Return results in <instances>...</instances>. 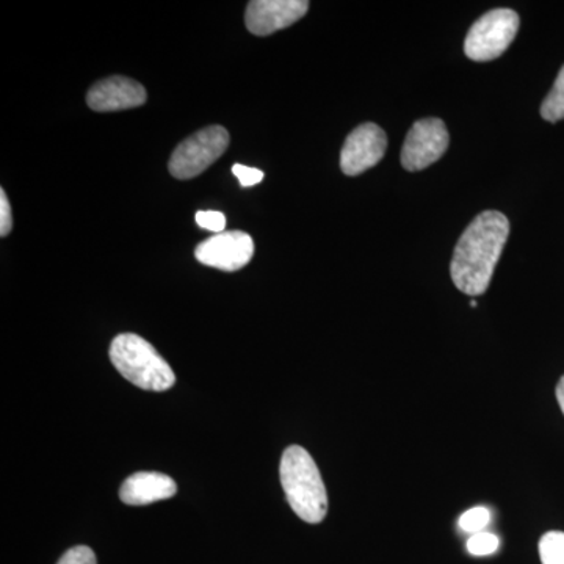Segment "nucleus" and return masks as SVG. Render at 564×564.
<instances>
[{
  "label": "nucleus",
  "instance_id": "4",
  "mask_svg": "<svg viewBox=\"0 0 564 564\" xmlns=\"http://www.w3.org/2000/svg\"><path fill=\"white\" fill-rule=\"evenodd\" d=\"M519 31V17L513 10L489 11L475 22L464 41V52L474 62H491L510 47Z\"/></svg>",
  "mask_w": 564,
  "mask_h": 564
},
{
  "label": "nucleus",
  "instance_id": "20",
  "mask_svg": "<svg viewBox=\"0 0 564 564\" xmlns=\"http://www.w3.org/2000/svg\"><path fill=\"white\" fill-rule=\"evenodd\" d=\"M556 400H558L560 408H562L564 414V377L560 380L558 386H556Z\"/></svg>",
  "mask_w": 564,
  "mask_h": 564
},
{
  "label": "nucleus",
  "instance_id": "14",
  "mask_svg": "<svg viewBox=\"0 0 564 564\" xmlns=\"http://www.w3.org/2000/svg\"><path fill=\"white\" fill-rule=\"evenodd\" d=\"M489 522H491V513H489L488 508L475 507L467 510L466 513L459 518V529L466 533L477 534L485 532Z\"/></svg>",
  "mask_w": 564,
  "mask_h": 564
},
{
  "label": "nucleus",
  "instance_id": "6",
  "mask_svg": "<svg viewBox=\"0 0 564 564\" xmlns=\"http://www.w3.org/2000/svg\"><path fill=\"white\" fill-rule=\"evenodd\" d=\"M448 132L440 118L414 122L402 150V165L408 172H421L440 161L448 148Z\"/></svg>",
  "mask_w": 564,
  "mask_h": 564
},
{
  "label": "nucleus",
  "instance_id": "19",
  "mask_svg": "<svg viewBox=\"0 0 564 564\" xmlns=\"http://www.w3.org/2000/svg\"><path fill=\"white\" fill-rule=\"evenodd\" d=\"M13 228V217H11V207L6 191H0V236L7 237Z\"/></svg>",
  "mask_w": 564,
  "mask_h": 564
},
{
  "label": "nucleus",
  "instance_id": "13",
  "mask_svg": "<svg viewBox=\"0 0 564 564\" xmlns=\"http://www.w3.org/2000/svg\"><path fill=\"white\" fill-rule=\"evenodd\" d=\"M543 564H564V532H547L540 541Z\"/></svg>",
  "mask_w": 564,
  "mask_h": 564
},
{
  "label": "nucleus",
  "instance_id": "9",
  "mask_svg": "<svg viewBox=\"0 0 564 564\" xmlns=\"http://www.w3.org/2000/svg\"><path fill=\"white\" fill-rule=\"evenodd\" d=\"M310 10L306 0H252L248 3L245 22L252 35L267 36L291 28Z\"/></svg>",
  "mask_w": 564,
  "mask_h": 564
},
{
  "label": "nucleus",
  "instance_id": "3",
  "mask_svg": "<svg viewBox=\"0 0 564 564\" xmlns=\"http://www.w3.org/2000/svg\"><path fill=\"white\" fill-rule=\"evenodd\" d=\"M110 359L126 380L144 391H169L176 381L170 364L137 334L124 333L115 337L110 345Z\"/></svg>",
  "mask_w": 564,
  "mask_h": 564
},
{
  "label": "nucleus",
  "instance_id": "2",
  "mask_svg": "<svg viewBox=\"0 0 564 564\" xmlns=\"http://www.w3.org/2000/svg\"><path fill=\"white\" fill-rule=\"evenodd\" d=\"M280 477L293 513L307 524H318L328 513V494L310 452L291 445L282 454Z\"/></svg>",
  "mask_w": 564,
  "mask_h": 564
},
{
  "label": "nucleus",
  "instance_id": "21",
  "mask_svg": "<svg viewBox=\"0 0 564 564\" xmlns=\"http://www.w3.org/2000/svg\"><path fill=\"white\" fill-rule=\"evenodd\" d=\"M470 306L477 307V302H475V300H473V302H470Z\"/></svg>",
  "mask_w": 564,
  "mask_h": 564
},
{
  "label": "nucleus",
  "instance_id": "18",
  "mask_svg": "<svg viewBox=\"0 0 564 564\" xmlns=\"http://www.w3.org/2000/svg\"><path fill=\"white\" fill-rule=\"evenodd\" d=\"M232 173L236 174L242 187H252V185L261 184L263 180L261 170L250 169V166L239 165V163L232 166Z\"/></svg>",
  "mask_w": 564,
  "mask_h": 564
},
{
  "label": "nucleus",
  "instance_id": "10",
  "mask_svg": "<svg viewBox=\"0 0 564 564\" xmlns=\"http://www.w3.org/2000/svg\"><path fill=\"white\" fill-rule=\"evenodd\" d=\"M147 99V90L139 82L115 76L93 85L87 104L95 111H120L143 106Z\"/></svg>",
  "mask_w": 564,
  "mask_h": 564
},
{
  "label": "nucleus",
  "instance_id": "11",
  "mask_svg": "<svg viewBox=\"0 0 564 564\" xmlns=\"http://www.w3.org/2000/svg\"><path fill=\"white\" fill-rule=\"evenodd\" d=\"M177 492L176 481L161 473H137L121 485L120 499L126 505L140 507L172 499Z\"/></svg>",
  "mask_w": 564,
  "mask_h": 564
},
{
  "label": "nucleus",
  "instance_id": "17",
  "mask_svg": "<svg viewBox=\"0 0 564 564\" xmlns=\"http://www.w3.org/2000/svg\"><path fill=\"white\" fill-rule=\"evenodd\" d=\"M57 564H98L95 552L87 545H76L62 556Z\"/></svg>",
  "mask_w": 564,
  "mask_h": 564
},
{
  "label": "nucleus",
  "instance_id": "15",
  "mask_svg": "<svg viewBox=\"0 0 564 564\" xmlns=\"http://www.w3.org/2000/svg\"><path fill=\"white\" fill-rule=\"evenodd\" d=\"M499 538L494 533L481 532L473 534L467 541V551L475 556L491 555L499 549Z\"/></svg>",
  "mask_w": 564,
  "mask_h": 564
},
{
  "label": "nucleus",
  "instance_id": "12",
  "mask_svg": "<svg viewBox=\"0 0 564 564\" xmlns=\"http://www.w3.org/2000/svg\"><path fill=\"white\" fill-rule=\"evenodd\" d=\"M541 117L551 122L564 120V66L560 69L554 87L545 96L541 106Z\"/></svg>",
  "mask_w": 564,
  "mask_h": 564
},
{
  "label": "nucleus",
  "instance_id": "1",
  "mask_svg": "<svg viewBox=\"0 0 564 564\" xmlns=\"http://www.w3.org/2000/svg\"><path fill=\"white\" fill-rule=\"evenodd\" d=\"M508 236L510 221L496 210L484 212L467 226L451 263L452 280L458 291L473 296L488 291Z\"/></svg>",
  "mask_w": 564,
  "mask_h": 564
},
{
  "label": "nucleus",
  "instance_id": "16",
  "mask_svg": "<svg viewBox=\"0 0 564 564\" xmlns=\"http://www.w3.org/2000/svg\"><path fill=\"white\" fill-rule=\"evenodd\" d=\"M199 228L207 229L212 232H225L226 217L221 212L217 210H199L195 217Z\"/></svg>",
  "mask_w": 564,
  "mask_h": 564
},
{
  "label": "nucleus",
  "instance_id": "8",
  "mask_svg": "<svg viewBox=\"0 0 564 564\" xmlns=\"http://www.w3.org/2000/svg\"><path fill=\"white\" fill-rule=\"evenodd\" d=\"M388 150V137L373 122L359 126L345 140L340 152V169L347 176H358L378 165Z\"/></svg>",
  "mask_w": 564,
  "mask_h": 564
},
{
  "label": "nucleus",
  "instance_id": "5",
  "mask_svg": "<svg viewBox=\"0 0 564 564\" xmlns=\"http://www.w3.org/2000/svg\"><path fill=\"white\" fill-rule=\"evenodd\" d=\"M229 147V132L221 126H210L182 141L170 159V173L187 181L206 172Z\"/></svg>",
  "mask_w": 564,
  "mask_h": 564
},
{
  "label": "nucleus",
  "instance_id": "7",
  "mask_svg": "<svg viewBox=\"0 0 564 564\" xmlns=\"http://www.w3.org/2000/svg\"><path fill=\"white\" fill-rule=\"evenodd\" d=\"M254 254V242L251 236L243 231H225L215 234L199 243L195 250V258L207 267L223 270V272H237L250 263Z\"/></svg>",
  "mask_w": 564,
  "mask_h": 564
}]
</instances>
